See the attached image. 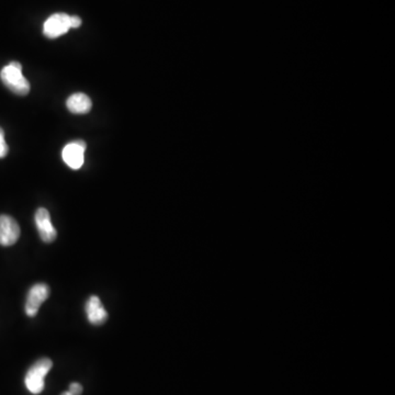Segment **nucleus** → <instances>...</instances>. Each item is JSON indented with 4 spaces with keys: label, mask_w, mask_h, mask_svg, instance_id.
Returning a JSON list of instances; mask_svg holds the SVG:
<instances>
[{
    "label": "nucleus",
    "mask_w": 395,
    "mask_h": 395,
    "mask_svg": "<svg viewBox=\"0 0 395 395\" xmlns=\"http://www.w3.org/2000/svg\"><path fill=\"white\" fill-rule=\"evenodd\" d=\"M0 79L4 85L18 96H27L30 93V83L23 74V65L19 61H11L0 71Z\"/></svg>",
    "instance_id": "obj_1"
},
{
    "label": "nucleus",
    "mask_w": 395,
    "mask_h": 395,
    "mask_svg": "<svg viewBox=\"0 0 395 395\" xmlns=\"http://www.w3.org/2000/svg\"><path fill=\"white\" fill-rule=\"evenodd\" d=\"M53 367L49 358H41L33 363L25 375V383L28 390L33 394H40L45 390V378Z\"/></svg>",
    "instance_id": "obj_2"
},
{
    "label": "nucleus",
    "mask_w": 395,
    "mask_h": 395,
    "mask_svg": "<svg viewBox=\"0 0 395 395\" xmlns=\"http://www.w3.org/2000/svg\"><path fill=\"white\" fill-rule=\"evenodd\" d=\"M86 148V142L83 140L69 143L61 152V158H63L65 164L71 170H77L81 168L85 162Z\"/></svg>",
    "instance_id": "obj_3"
},
{
    "label": "nucleus",
    "mask_w": 395,
    "mask_h": 395,
    "mask_svg": "<svg viewBox=\"0 0 395 395\" xmlns=\"http://www.w3.org/2000/svg\"><path fill=\"white\" fill-rule=\"evenodd\" d=\"M71 29V16L67 13H54L47 20L43 25V33L49 39H57L66 35Z\"/></svg>",
    "instance_id": "obj_4"
},
{
    "label": "nucleus",
    "mask_w": 395,
    "mask_h": 395,
    "mask_svg": "<svg viewBox=\"0 0 395 395\" xmlns=\"http://www.w3.org/2000/svg\"><path fill=\"white\" fill-rule=\"evenodd\" d=\"M49 295V285L37 283L30 289L25 302V313L28 317H33L37 314L40 307L47 301Z\"/></svg>",
    "instance_id": "obj_5"
},
{
    "label": "nucleus",
    "mask_w": 395,
    "mask_h": 395,
    "mask_svg": "<svg viewBox=\"0 0 395 395\" xmlns=\"http://www.w3.org/2000/svg\"><path fill=\"white\" fill-rule=\"evenodd\" d=\"M35 220L41 240L45 243L54 242L57 240V232L52 224L49 212L45 208H40L35 212Z\"/></svg>",
    "instance_id": "obj_6"
},
{
    "label": "nucleus",
    "mask_w": 395,
    "mask_h": 395,
    "mask_svg": "<svg viewBox=\"0 0 395 395\" xmlns=\"http://www.w3.org/2000/svg\"><path fill=\"white\" fill-rule=\"evenodd\" d=\"M20 237V226L13 218L0 216V245L13 246Z\"/></svg>",
    "instance_id": "obj_7"
},
{
    "label": "nucleus",
    "mask_w": 395,
    "mask_h": 395,
    "mask_svg": "<svg viewBox=\"0 0 395 395\" xmlns=\"http://www.w3.org/2000/svg\"><path fill=\"white\" fill-rule=\"evenodd\" d=\"M87 319L93 325H102L108 319V313L103 307L101 300L96 295L89 297L86 307Z\"/></svg>",
    "instance_id": "obj_8"
},
{
    "label": "nucleus",
    "mask_w": 395,
    "mask_h": 395,
    "mask_svg": "<svg viewBox=\"0 0 395 395\" xmlns=\"http://www.w3.org/2000/svg\"><path fill=\"white\" fill-rule=\"evenodd\" d=\"M67 109L75 114H86L93 108V102L85 93H74L66 101Z\"/></svg>",
    "instance_id": "obj_9"
},
{
    "label": "nucleus",
    "mask_w": 395,
    "mask_h": 395,
    "mask_svg": "<svg viewBox=\"0 0 395 395\" xmlns=\"http://www.w3.org/2000/svg\"><path fill=\"white\" fill-rule=\"evenodd\" d=\"M8 152H9V148L6 143L5 132H4L3 129L0 128V158H6Z\"/></svg>",
    "instance_id": "obj_10"
},
{
    "label": "nucleus",
    "mask_w": 395,
    "mask_h": 395,
    "mask_svg": "<svg viewBox=\"0 0 395 395\" xmlns=\"http://www.w3.org/2000/svg\"><path fill=\"white\" fill-rule=\"evenodd\" d=\"M69 392L73 395H81V393H83V386L77 382L71 383Z\"/></svg>",
    "instance_id": "obj_11"
},
{
    "label": "nucleus",
    "mask_w": 395,
    "mask_h": 395,
    "mask_svg": "<svg viewBox=\"0 0 395 395\" xmlns=\"http://www.w3.org/2000/svg\"><path fill=\"white\" fill-rule=\"evenodd\" d=\"M81 23L83 21L78 16H71V29H77L81 27Z\"/></svg>",
    "instance_id": "obj_12"
},
{
    "label": "nucleus",
    "mask_w": 395,
    "mask_h": 395,
    "mask_svg": "<svg viewBox=\"0 0 395 395\" xmlns=\"http://www.w3.org/2000/svg\"><path fill=\"white\" fill-rule=\"evenodd\" d=\"M61 395H73V394H71V393H69V391H67V392L61 393Z\"/></svg>",
    "instance_id": "obj_13"
}]
</instances>
